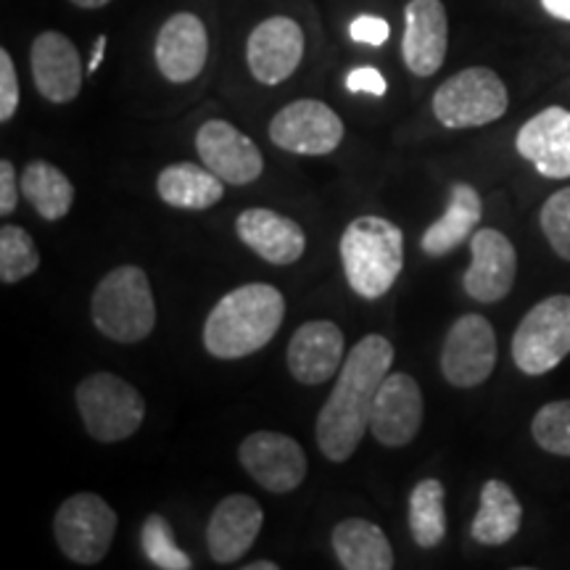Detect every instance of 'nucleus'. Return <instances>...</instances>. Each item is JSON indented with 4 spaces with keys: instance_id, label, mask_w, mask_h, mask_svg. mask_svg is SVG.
Masks as SVG:
<instances>
[{
    "instance_id": "29",
    "label": "nucleus",
    "mask_w": 570,
    "mask_h": 570,
    "mask_svg": "<svg viewBox=\"0 0 570 570\" xmlns=\"http://www.w3.org/2000/svg\"><path fill=\"white\" fill-rule=\"evenodd\" d=\"M40 267V254L32 235L19 225L0 227V281L13 285Z\"/></svg>"
},
{
    "instance_id": "17",
    "label": "nucleus",
    "mask_w": 570,
    "mask_h": 570,
    "mask_svg": "<svg viewBox=\"0 0 570 570\" xmlns=\"http://www.w3.org/2000/svg\"><path fill=\"white\" fill-rule=\"evenodd\" d=\"M156 67L169 82H190L202 75L209 56V38L196 13L180 11L164 21L156 38Z\"/></svg>"
},
{
    "instance_id": "13",
    "label": "nucleus",
    "mask_w": 570,
    "mask_h": 570,
    "mask_svg": "<svg viewBox=\"0 0 570 570\" xmlns=\"http://www.w3.org/2000/svg\"><path fill=\"white\" fill-rule=\"evenodd\" d=\"M423 425V391L407 373H389L377 389L370 431L383 446H407Z\"/></svg>"
},
{
    "instance_id": "19",
    "label": "nucleus",
    "mask_w": 570,
    "mask_h": 570,
    "mask_svg": "<svg viewBox=\"0 0 570 570\" xmlns=\"http://www.w3.org/2000/svg\"><path fill=\"white\" fill-rule=\"evenodd\" d=\"M32 80L51 104H69L82 90V61L75 42L61 32H40L30 51Z\"/></svg>"
},
{
    "instance_id": "27",
    "label": "nucleus",
    "mask_w": 570,
    "mask_h": 570,
    "mask_svg": "<svg viewBox=\"0 0 570 570\" xmlns=\"http://www.w3.org/2000/svg\"><path fill=\"white\" fill-rule=\"evenodd\" d=\"M21 194L48 223L63 219L75 204V185L59 167L48 161L27 164L21 175Z\"/></svg>"
},
{
    "instance_id": "24",
    "label": "nucleus",
    "mask_w": 570,
    "mask_h": 570,
    "mask_svg": "<svg viewBox=\"0 0 570 570\" xmlns=\"http://www.w3.org/2000/svg\"><path fill=\"white\" fill-rule=\"evenodd\" d=\"M333 552L346 570H391L394 550L386 533L365 518H346L333 529Z\"/></svg>"
},
{
    "instance_id": "21",
    "label": "nucleus",
    "mask_w": 570,
    "mask_h": 570,
    "mask_svg": "<svg viewBox=\"0 0 570 570\" xmlns=\"http://www.w3.org/2000/svg\"><path fill=\"white\" fill-rule=\"evenodd\" d=\"M344 360V333L331 320H312L288 344V370L304 386H320L338 373Z\"/></svg>"
},
{
    "instance_id": "23",
    "label": "nucleus",
    "mask_w": 570,
    "mask_h": 570,
    "mask_svg": "<svg viewBox=\"0 0 570 570\" xmlns=\"http://www.w3.org/2000/svg\"><path fill=\"white\" fill-rule=\"evenodd\" d=\"M481 212L479 190L468 183H454L449 190L446 212L423 233V240H420L423 252L428 256H446L454 252L468 238H473L475 227L481 223Z\"/></svg>"
},
{
    "instance_id": "30",
    "label": "nucleus",
    "mask_w": 570,
    "mask_h": 570,
    "mask_svg": "<svg viewBox=\"0 0 570 570\" xmlns=\"http://www.w3.org/2000/svg\"><path fill=\"white\" fill-rule=\"evenodd\" d=\"M140 547L146 552V558L161 570H190L194 560L185 554L175 541L173 525L167 523L161 515H148L146 523L140 529Z\"/></svg>"
},
{
    "instance_id": "10",
    "label": "nucleus",
    "mask_w": 570,
    "mask_h": 570,
    "mask_svg": "<svg viewBox=\"0 0 570 570\" xmlns=\"http://www.w3.org/2000/svg\"><path fill=\"white\" fill-rule=\"evenodd\" d=\"M497 367V333L487 317L462 315L441 348V373L454 389H475Z\"/></svg>"
},
{
    "instance_id": "1",
    "label": "nucleus",
    "mask_w": 570,
    "mask_h": 570,
    "mask_svg": "<svg viewBox=\"0 0 570 570\" xmlns=\"http://www.w3.org/2000/svg\"><path fill=\"white\" fill-rule=\"evenodd\" d=\"M394 365V346L386 336H365L348 352L333 394L317 417V446L331 462H346L370 428L373 402Z\"/></svg>"
},
{
    "instance_id": "32",
    "label": "nucleus",
    "mask_w": 570,
    "mask_h": 570,
    "mask_svg": "<svg viewBox=\"0 0 570 570\" xmlns=\"http://www.w3.org/2000/svg\"><path fill=\"white\" fill-rule=\"evenodd\" d=\"M541 230L560 259L570 262V188H562L547 198L539 214Z\"/></svg>"
},
{
    "instance_id": "26",
    "label": "nucleus",
    "mask_w": 570,
    "mask_h": 570,
    "mask_svg": "<svg viewBox=\"0 0 570 570\" xmlns=\"http://www.w3.org/2000/svg\"><path fill=\"white\" fill-rule=\"evenodd\" d=\"M520 523H523V508L515 491L499 479L483 483L481 508L470 525V537L483 547H502L518 537Z\"/></svg>"
},
{
    "instance_id": "11",
    "label": "nucleus",
    "mask_w": 570,
    "mask_h": 570,
    "mask_svg": "<svg viewBox=\"0 0 570 570\" xmlns=\"http://www.w3.org/2000/svg\"><path fill=\"white\" fill-rule=\"evenodd\" d=\"M240 465L262 489L273 494H291L306 479V452L296 439L277 431H256L238 446Z\"/></svg>"
},
{
    "instance_id": "34",
    "label": "nucleus",
    "mask_w": 570,
    "mask_h": 570,
    "mask_svg": "<svg viewBox=\"0 0 570 570\" xmlns=\"http://www.w3.org/2000/svg\"><path fill=\"white\" fill-rule=\"evenodd\" d=\"M389 35H391L389 21L381 17H370V13H362V17H356L352 24H348V38L354 42H362V46L381 48L383 42L389 40Z\"/></svg>"
},
{
    "instance_id": "5",
    "label": "nucleus",
    "mask_w": 570,
    "mask_h": 570,
    "mask_svg": "<svg viewBox=\"0 0 570 570\" xmlns=\"http://www.w3.org/2000/svg\"><path fill=\"white\" fill-rule=\"evenodd\" d=\"M85 431L101 444H117L138 433L146 417V402L140 391L114 373L88 375L77 386Z\"/></svg>"
},
{
    "instance_id": "7",
    "label": "nucleus",
    "mask_w": 570,
    "mask_h": 570,
    "mask_svg": "<svg viewBox=\"0 0 570 570\" xmlns=\"http://www.w3.org/2000/svg\"><path fill=\"white\" fill-rule=\"evenodd\" d=\"M570 354V296L539 302L520 320L512 336V362L520 373L544 375Z\"/></svg>"
},
{
    "instance_id": "16",
    "label": "nucleus",
    "mask_w": 570,
    "mask_h": 570,
    "mask_svg": "<svg viewBox=\"0 0 570 570\" xmlns=\"http://www.w3.org/2000/svg\"><path fill=\"white\" fill-rule=\"evenodd\" d=\"M449 19L441 0H410L404 9V63L412 75L431 77L444 67Z\"/></svg>"
},
{
    "instance_id": "2",
    "label": "nucleus",
    "mask_w": 570,
    "mask_h": 570,
    "mask_svg": "<svg viewBox=\"0 0 570 570\" xmlns=\"http://www.w3.org/2000/svg\"><path fill=\"white\" fill-rule=\"evenodd\" d=\"M285 298L275 285H238L214 304L204 325V346L217 360H240L265 348L281 331Z\"/></svg>"
},
{
    "instance_id": "14",
    "label": "nucleus",
    "mask_w": 570,
    "mask_h": 570,
    "mask_svg": "<svg viewBox=\"0 0 570 570\" xmlns=\"http://www.w3.org/2000/svg\"><path fill=\"white\" fill-rule=\"evenodd\" d=\"M196 151L204 167L230 185L254 183L265 169L256 142L225 119H209L202 125L196 132Z\"/></svg>"
},
{
    "instance_id": "22",
    "label": "nucleus",
    "mask_w": 570,
    "mask_h": 570,
    "mask_svg": "<svg viewBox=\"0 0 570 570\" xmlns=\"http://www.w3.org/2000/svg\"><path fill=\"white\" fill-rule=\"evenodd\" d=\"M235 233L240 244L269 265H294L306 248V235L298 223L273 209H246L235 219Z\"/></svg>"
},
{
    "instance_id": "20",
    "label": "nucleus",
    "mask_w": 570,
    "mask_h": 570,
    "mask_svg": "<svg viewBox=\"0 0 570 570\" xmlns=\"http://www.w3.org/2000/svg\"><path fill=\"white\" fill-rule=\"evenodd\" d=\"M265 525V512L248 494H230L217 504L206 525V547L212 560L230 566L252 550Z\"/></svg>"
},
{
    "instance_id": "12",
    "label": "nucleus",
    "mask_w": 570,
    "mask_h": 570,
    "mask_svg": "<svg viewBox=\"0 0 570 570\" xmlns=\"http://www.w3.org/2000/svg\"><path fill=\"white\" fill-rule=\"evenodd\" d=\"M470 254L473 262L462 277L465 294L481 304L502 302L518 275V254L512 240L494 227H481L470 238Z\"/></svg>"
},
{
    "instance_id": "33",
    "label": "nucleus",
    "mask_w": 570,
    "mask_h": 570,
    "mask_svg": "<svg viewBox=\"0 0 570 570\" xmlns=\"http://www.w3.org/2000/svg\"><path fill=\"white\" fill-rule=\"evenodd\" d=\"M19 109V80H17V67H13L11 53L6 48H0V122H9V119Z\"/></svg>"
},
{
    "instance_id": "38",
    "label": "nucleus",
    "mask_w": 570,
    "mask_h": 570,
    "mask_svg": "<svg viewBox=\"0 0 570 570\" xmlns=\"http://www.w3.org/2000/svg\"><path fill=\"white\" fill-rule=\"evenodd\" d=\"M106 42H109V38H106V35H101V38L96 40V48H92V59H90V63H88L90 75H96L98 67H101L104 53H106Z\"/></svg>"
},
{
    "instance_id": "40",
    "label": "nucleus",
    "mask_w": 570,
    "mask_h": 570,
    "mask_svg": "<svg viewBox=\"0 0 570 570\" xmlns=\"http://www.w3.org/2000/svg\"><path fill=\"white\" fill-rule=\"evenodd\" d=\"M277 568H281L277 562H267V560L252 562V566H246V570H277Z\"/></svg>"
},
{
    "instance_id": "9",
    "label": "nucleus",
    "mask_w": 570,
    "mask_h": 570,
    "mask_svg": "<svg viewBox=\"0 0 570 570\" xmlns=\"http://www.w3.org/2000/svg\"><path fill=\"white\" fill-rule=\"evenodd\" d=\"M269 140L288 154L325 156L344 140V122L331 106L315 98L288 104L269 122Z\"/></svg>"
},
{
    "instance_id": "35",
    "label": "nucleus",
    "mask_w": 570,
    "mask_h": 570,
    "mask_svg": "<svg viewBox=\"0 0 570 570\" xmlns=\"http://www.w3.org/2000/svg\"><path fill=\"white\" fill-rule=\"evenodd\" d=\"M346 90L348 92H370V96L381 98V96H386L389 82L375 67H356L348 71Z\"/></svg>"
},
{
    "instance_id": "25",
    "label": "nucleus",
    "mask_w": 570,
    "mask_h": 570,
    "mask_svg": "<svg viewBox=\"0 0 570 570\" xmlns=\"http://www.w3.org/2000/svg\"><path fill=\"white\" fill-rule=\"evenodd\" d=\"M156 194L164 204L175 206V209L202 212L223 202L225 180L214 175L209 167L183 161L161 169L159 177H156Z\"/></svg>"
},
{
    "instance_id": "28",
    "label": "nucleus",
    "mask_w": 570,
    "mask_h": 570,
    "mask_svg": "<svg viewBox=\"0 0 570 570\" xmlns=\"http://www.w3.org/2000/svg\"><path fill=\"white\" fill-rule=\"evenodd\" d=\"M444 483L436 479H423L410 494V529L412 539L423 550H433L446 537V510H444Z\"/></svg>"
},
{
    "instance_id": "31",
    "label": "nucleus",
    "mask_w": 570,
    "mask_h": 570,
    "mask_svg": "<svg viewBox=\"0 0 570 570\" xmlns=\"http://www.w3.org/2000/svg\"><path fill=\"white\" fill-rule=\"evenodd\" d=\"M531 433L544 452L570 458V399L544 404L533 417Z\"/></svg>"
},
{
    "instance_id": "6",
    "label": "nucleus",
    "mask_w": 570,
    "mask_h": 570,
    "mask_svg": "<svg viewBox=\"0 0 570 570\" xmlns=\"http://www.w3.org/2000/svg\"><path fill=\"white\" fill-rule=\"evenodd\" d=\"M508 88L494 69L470 67L458 71L433 96V114L449 130H468L497 122L508 111Z\"/></svg>"
},
{
    "instance_id": "36",
    "label": "nucleus",
    "mask_w": 570,
    "mask_h": 570,
    "mask_svg": "<svg viewBox=\"0 0 570 570\" xmlns=\"http://www.w3.org/2000/svg\"><path fill=\"white\" fill-rule=\"evenodd\" d=\"M21 183L17 180V169L9 159L0 161V214L3 217H11L13 209H17Z\"/></svg>"
},
{
    "instance_id": "4",
    "label": "nucleus",
    "mask_w": 570,
    "mask_h": 570,
    "mask_svg": "<svg viewBox=\"0 0 570 570\" xmlns=\"http://www.w3.org/2000/svg\"><path fill=\"white\" fill-rule=\"evenodd\" d=\"M92 325L117 344H138L156 327V302L140 267L111 269L92 294Z\"/></svg>"
},
{
    "instance_id": "15",
    "label": "nucleus",
    "mask_w": 570,
    "mask_h": 570,
    "mask_svg": "<svg viewBox=\"0 0 570 570\" xmlns=\"http://www.w3.org/2000/svg\"><path fill=\"white\" fill-rule=\"evenodd\" d=\"M304 56V32L294 19L273 17L254 27L246 46L252 75L262 85H281L298 69Z\"/></svg>"
},
{
    "instance_id": "3",
    "label": "nucleus",
    "mask_w": 570,
    "mask_h": 570,
    "mask_svg": "<svg viewBox=\"0 0 570 570\" xmlns=\"http://www.w3.org/2000/svg\"><path fill=\"white\" fill-rule=\"evenodd\" d=\"M341 262L356 296H386L404 267V235L391 219L356 217L341 235Z\"/></svg>"
},
{
    "instance_id": "39",
    "label": "nucleus",
    "mask_w": 570,
    "mask_h": 570,
    "mask_svg": "<svg viewBox=\"0 0 570 570\" xmlns=\"http://www.w3.org/2000/svg\"><path fill=\"white\" fill-rule=\"evenodd\" d=\"M75 6H80V9H104V6H109L111 0H71Z\"/></svg>"
},
{
    "instance_id": "18",
    "label": "nucleus",
    "mask_w": 570,
    "mask_h": 570,
    "mask_svg": "<svg viewBox=\"0 0 570 570\" xmlns=\"http://www.w3.org/2000/svg\"><path fill=\"white\" fill-rule=\"evenodd\" d=\"M518 154L552 180L570 177V111L550 106L520 127L515 138Z\"/></svg>"
},
{
    "instance_id": "8",
    "label": "nucleus",
    "mask_w": 570,
    "mask_h": 570,
    "mask_svg": "<svg viewBox=\"0 0 570 570\" xmlns=\"http://www.w3.org/2000/svg\"><path fill=\"white\" fill-rule=\"evenodd\" d=\"M117 512L98 494L82 491L69 497L53 518V533L61 552L80 566H96L111 550L117 533Z\"/></svg>"
},
{
    "instance_id": "37",
    "label": "nucleus",
    "mask_w": 570,
    "mask_h": 570,
    "mask_svg": "<svg viewBox=\"0 0 570 570\" xmlns=\"http://www.w3.org/2000/svg\"><path fill=\"white\" fill-rule=\"evenodd\" d=\"M541 6H544V11L550 17L570 21V0H541Z\"/></svg>"
}]
</instances>
